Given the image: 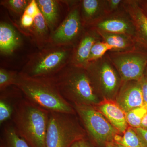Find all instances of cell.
I'll use <instances>...</instances> for the list:
<instances>
[{"label":"cell","instance_id":"6da1fadb","mask_svg":"<svg viewBox=\"0 0 147 147\" xmlns=\"http://www.w3.org/2000/svg\"><path fill=\"white\" fill-rule=\"evenodd\" d=\"M15 86L25 98L49 112L75 115L71 103L61 94L53 77H31L18 73Z\"/></svg>","mask_w":147,"mask_h":147},{"label":"cell","instance_id":"7a4b0ae2","mask_svg":"<svg viewBox=\"0 0 147 147\" xmlns=\"http://www.w3.org/2000/svg\"><path fill=\"white\" fill-rule=\"evenodd\" d=\"M49 113L25 98L13 103L12 123L18 135L31 147H46Z\"/></svg>","mask_w":147,"mask_h":147},{"label":"cell","instance_id":"3957f363","mask_svg":"<svg viewBox=\"0 0 147 147\" xmlns=\"http://www.w3.org/2000/svg\"><path fill=\"white\" fill-rule=\"evenodd\" d=\"M53 78L63 97L73 105L95 106L101 101L86 69L70 64Z\"/></svg>","mask_w":147,"mask_h":147},{"label":"cell","instance_id":"277c9868","mask_svg":"<svg viewBox=\"0 0 147 147\" xmlns=\"http://www.w3.org/2000/svg\"><path fill=\"white\" fill-rule=\"evenodd\" d=\"M72 46H52L32 56L21 73L36 77L55 76L71 62Z\"/></svg>","mask_w":147,"mask_h":147},{"label":"cell","instance_id":"5b68a950","mask_svg":"<svg viewBox=\"0 0 147 147\" xmlns=\"http://www.w3.org/2000/svg\"><path fill=\"white\" fill-rule=\"evenodd\" d=\"M74 115L50 112L46 147H71L75 142L85 138L86 131Z\"/></svg>","mask_w":147,"mask_h":147},{"label":"cell","instance_id":"8992f818","mask_svg":"<svg viewBox=\"0 0 147 147\" xmlns=\"http://www.w3.org/2000/svg\"><path fill=\"white\" fill-rule=\"evenodd\" d=\"M95 90L103 99L115 100L122 81L107 54L86 68Z\"/></svg>","mask_w":147,"mask_h":147},{"label":"cell","instance_id":"52a82bcc","mask_svg":"<svg viewBox=\"0 0 147 147\" xmlns=\"http://www.w3.org/2000/svg\"><path fill=\"white\" fill-rule=\"evenodd\" d=\"M72 105L81 119L86 131L96 144L105 147L108 143L113 142L116 134H121L95 106Z\"/></svg>","mask_w":147,"mask_h":147},{"label":"cell","instance_id":"ba28073f","mask_svg":"<svg viewBox=\"0 0 147 147\" xmlns=\"http://www.w3.org/2000/svg\"><path fill=\"white\" fill-rule=\"evenodd\" d=\"M123 82L139 81L147 65V50L140 47L124 52L107 53Z\"/></svg>","mask_w":147,"mask_h":147},{"label":"cell","instance_id":"9c48e42d","mask_svg":"<svg viewBox=\"0 0 147 147\" xmlns=\"http://www.w3.org/2000/svg\"><path fill=\"white\" fill-rule=\"evenodd\" d=\"M85 29L80 14L79 3L72 7L64 20L52 33L49 42L53 46H74Z\"/></svg>","mask_w":147,"mask_h":147},{"label":"cell","instance_id":"30bf717a","mask_svg":"<svg viewBox=\"0 0 147 147\" xmlns=\"http://www.w3.org/2000/svg\"><path fill=\"white\" fill-rule=\"evenodd\" d=\"M88 28L107 32L126 35L133 38L139 46L134 24L123 7L120 10L108 14Z\"/></svg>","mask_w":147,"mask_h":147},{"label":"cell","instance_id":"8fae6325","mask_svg":"<svg viewBox=\"0 0 147 147\" xmlns=\"http://www.w3.org/2000/svg\"><path fill=\"white\" fill-rule=\"evenodd\" d=\"M102 40L97 30L86 28L85 31L74 45L70 64L86 69L89 64L90 53L93 45L98 40Z\"/></svg>","mask_w":147,"mask_h":147},{"label":"cell","instance_id":"7c38bea8","mask_svg":"<svg viewBox=\"0 0 147 147\" xmlns=\"http://www.w3.org/2000/svg\"><path fill=\"white\" fill-rule=\"evenodd\" d=\"M115 100L125 113L144 107L143 92L139 81L123 82Z\"/></svg>","mask_w":147,"mask_h":147},{"label":"cell","instance_id":"4fadbf2b","mask_svg":"<svg viewBox=\"0 0 147 147\" xmlns=\"http://www.w3.org/2000/svg\"><path fill=\"white\" fill-rule=\"evenodd\" d=\"M123 7L134 24L139 46L147 50V16L137 0H123Z\"/></svg>","mask_w":147,"mask_h":147},{"label":"cell","instance_id":"5bb4252c","mask_svg":"<svg viewBox=\"0 0 147 147\" xmlns=\"http://www.w3.org/2000/svg\"><path fill=\"white\" fill-rule=\"evenodd\" d=\"M79 7L85 28L92 26L109 14L106 0H83L79 2Z\"/></svg>","mask_w":147,"mask_h":147},{"label":"cell","instance_id":"9a60e30c","mask_svg":"<svg viewBox=\"0 0 147 147\" xmlns=\"http://www.w3.org/2000/svg\"><path fill=\"white\" fill-rule=\"evenodd\" d=\"M95 107L121 134L125 132L129 127L125 113L115 100L103 99Z\"/></svg>","mask_w":147,"mask_h":147},{"label":"cell","instance_id":"2e32d148","mask_svg":"<svg viewBox=\"0 0 147 147\" xmlns=\"http://www.w3.org/2000/svg\"><path fill=\"white\" fill-rule=\"evenodd\" d=\"M20 35L10 24L1 22L0 24V52L2 55H11L20 46Z\"/></svg>","mask_w":147,"mask_h":147},{"label":"cell","instance_id":"e0dca14e","mask_svg":"<svg viewBox=\"0 0 147 147\" xmlns=\"http://www.w3.org/2000/svg\"><path fill=\"white\" fill-rule=\"evenodd\" d=\"M97 31L102 40L112 47L113 50L111 52H124L137 47H140L133 38L126 35L112 33L101 31L97 30Z\"/></svg>","mask_w":147,"mask_h":147},{"label":"cell","instance_id":"ac0fdd59","mask_svg":"<svg viewBox=\"0 0 147 147\" xmlns=\"http://www.w3.org/2000/svg\"><path fill=\"white\" fill-rule=\"evenodd\" d=\"M40 10L45 18L48 28L52 32L56 29L59 18V5L54 0L36 1Z\"/></svg>","mask_w":147,"mask_h":147},{"label":"cell","instance_id":"d6986e66","mask_svg":"<svg viewBox=\"0 0 147 147\" xmlns=\"http://www.w3.org/2000/svg\"><path fill=\"white\" fill-rule=\"evenodd\" d=\"M0 147H31L18 134L13 124L7 123L3 127Z\"/></svg>","mask_w":147,"mask_h":147},{"label":"cell","instance_id":"ffe728a7","mask_svg":"<svg viewBox=\"0 0 147 147\" xmlns=\"http://www.w3.org/2000/svg\"><path fill=\"white\" fill-rule=\"evenodd\" d=\"M113 142L117 147H143L134 129L130 126L123 134H116Z\"/></svg>","mask_w":147,"mask_h":147},{"label":"cell","instance_id":"44dd1931","mask_svg":"<svg viewBox=\"0 0 147 147\" xmlns=\"http://www.w3.org/2000/svg\"><path fill=\"white\" fill-rule=\"evenodd\" d=\"M34 35L40 42H49L50 36H48V28L47 23L41 11H40L34 18L33 25Z\"/></svg>","mask_w":147,"mask_h":147},{"label":"cell","instance_id":"7402d4cb","mask_svg":"<svg viewBox=\"0 0 147 147\" xmlns=\"http://www.w3.org/2000/svg\"><path fill=\"white\" fill-rule=\"evenodd\" d=\"M147 113V110L144 107L134 108L127 112L125 117L128 125L133 128L140 127L142 120Z\"/></svg>","mask_w":147,"mask_h":147},{"label":"cell","instance_id":"603a6c76","mask_svg":"<svg viewBox=\"0 0 147 147\" xmlns=\"http://www.w3.org/2000/svg\"><path fill=\"white\" fill-rule=\"evenodd\" d=\"M112 50V47L102 40H98L93 45L91 50L89 63L100 59Z\"/></svg>","mask_w":147,"mask_h":147},{"label":"cell","instance_id":"cb8c5ba5","mask_svg":"<svg viewBox=\"0 0 147 147\" xmlns=\"http://www.w3.org/2000/svg\"><path fill=\"white\" fill-rule=\"evenodd\" d=\"M18 73L3 68L0 69V90L1 92L5 91L8 87L15 86Z\"/></svg>","mask_w":147,"mask_h":147},{"label":"cell","instance_id":"d4e9b609","mask_svg":"<svg viewBox=\"0 0 147 147\" xmlns=\"http://www.w3.org/2000/svg\"><path fill=\"white\" fill-rule=\"evenodd\" d=\"M14 103V102H13ZM13 112V103H11L5 96L1 94L0 99V124L11 119Z\"/></svg>","mask_w":147,"mask_h":147},{"label":"cell","instance_id":"484cf974","mask_svg":"<svg viewBox=\"0 0 147 147\" xmlns=\"http://www.w3.org/2000/svg\"><path fill=\"white\" fill-rule=\"evenodd\" d=\"M31 1L26 0H9L4 2L5 5L12 11L17 14L24 13L27 6L28 5Z\"/></svg>","mask_w":147,"mask_h":147},{"label":"cell","instance_id":"4316f807","mask_svg":"<svg viewBox=\"0 0 147 147\" xmlns=\"http://www.w3.org/2000/svg\"><path fill=\"white\" fill-rule=\"evenodd\" d=\"M109 14L115 12L122 8L123 0H106Z\"/></svg>","mask_w":147,"mask_h":147},{"label":"cell","instance_id":"83f0119b","mask_svg":"<svg viewBox=\"0 0 147 147\" xmlns=\"http://www.w3.org/2000/svg\"><path fill=\"white\" fill-rule=\"evenodd\" d=\"M40 11L37 3L35 0L30 1L28 5L27 6L24 13L34 18Z\"/></svg>","mask_w":147,"mask_h":147},{"label":"cell","instance_id":"f1b7e54d","mask_svg":"<svg viewBox=\"0 0 147 147\" xmlns=\"http://www.w3.org/2000/svg\"><path fill=\"white\" fill-rule=\"evenodd\" d=\"M139 82L141 84L143 92L144 107L147 110V78L145 74Z\"/></svg>","mask_w":147,"mask_h":147},{"label":"cell","instance_id":"f546056e","mask_svg":"<svg viewBox=\"0 0 147 147\" xmlns=\"http://www.w3.org/2000/svg\"><path fill=\"white\" fill-rule=\"evenodd\" d=\"M34 22V18L28 15L25 13H23L21 16V26L24 28H30L33 25Z\"/></svg>","mask_w":147,"mask_h":147},{"label":"cell","instance_id":"4dcf8cb0","mask_svg":"<svg viewBox=\"0 0 147 147\" xmlns=\"http://www.w3.org/2000/svg\"><path fill=\"white\" fill-rule=\"evenodd\" d=\"M139 136L143 147H147V130L141 127L134 128Z\"/></svg>","mask_w":147,"mask_h":147},{"label":"cell","instance_id":"1f68e13d","mask_svg":"<svg viewBox=\"0 0 147 147\" xmlns=\"http://www.w3.org/2000/svg\"><path fill=\"white\" fill-rule=\"evenodd\" d=\"M137 3L147 16V0H137Z\"/></svg>","mask_w":147,"mask_h":147},{"label":"cell","instance_id":"d6a6232c","mask_svg":"<svg viewBox=\"0 0 147 147\" xmlns=\"http://www.w3.org/2000/svg\"><path fill=\"white\" fill-rule=\"evenodd\" d=\"M79 147H92L86 139L84 138L79 141Z\"/></svg>","mask_w":147,"mask_h":147},{"label":"cell","instance_id":"836d02e7","mask_svg":"<svg viewBox=\"0 0 147 147\" xmlns=\"http://www.w3.org/2000/svg\"><path fill=\"white\" fill-rule=\"evenodd\" d=\"M141 128L143 129L147 130V113L145 115L144 117L142 120V123H141Z\"/></svg>","mask_w":147,"mask_h":147},{"label":"cell","instance_id":"e575fe53","mask_svg":"<svg viewBox=\"0 0 147 147\" xmlns=\"http://www.w3.org/2000/svg\"><path fill=\"white\" fill-rule=\"evenodd\" d=\"M105 147H117L114 144V143L113 142H111V143H108V144H107Z\"/></svg>","mask_w":147,"mask_h":147},{"label":"cell","instance_id":"d590c367","mask_svg":"<svg viewBox=\"0 0 147 147\" xmlns=\"http://www.w3.org/2000/svg\"><path fill=\"white\" fill-rule=\"evenodd\" d=\"M71 147H79V142H75Z\"/></svg>","mask_w":147,"mask_h":147},{"label":"cell","instance_id":"8d00e7d4","mask_svg":"<svg viewBox=\"0 0 147 147\" xmlns=\"http://www.w3.org/2000/svg\"><path fill=\"white\" fill-rule=\"evenodd\" d=\"M145 76H146V77L147 78V65L146 66V70H145Z\"/></svg>","mask_w":147,"mask_h":147}]
</instances>
